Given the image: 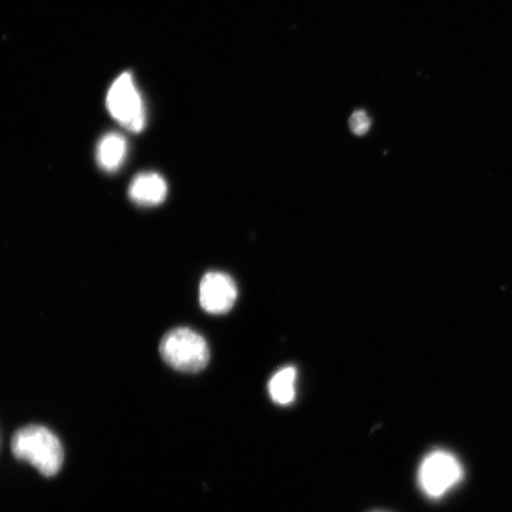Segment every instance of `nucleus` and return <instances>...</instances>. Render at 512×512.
I'll use <instances>...</instances> for the list:
<instances>
[{
    "instance_id": "f257e3e1",
    "label": "nucleus",
    "mask_w": 512,
    "mask_h": 512,
    "mask_svg": "<svg viewBox=\"0 0 512 512\" xmlns=\"http://www.w3.org/2000/svg\"><path fill=\"white\" fill-rule=\"evenodd\" d=\"M15 457L36 467L44 476H54L63 464V448L54 433L42 426H28L12 438Z\"/></svg>"
},
{
    "instance_id": "f03ea898",
    "label": "nucleus",
    "mask_w": 512,
    "mask_h": 512,
    "mask_svg": "<svg viewBox=\"0 0 512 512\" xmlns=\"http://www.w3.org/2000/svg\"><path fill=\"white\" fill-rule=\"evenodd\" d=\"M159 351L170 367L183 373H198L210 360L206 339L189 328L169 331L160 342Z\"/></svg>"
},
{
    "instance_id": "7ed1b4c3",
    "label": "nucleus",
    "mask_w": 512,
    "mask_h": 512,
    "mask_svg": "<svg viewBox=\"0 0 512 512\" xmlns=\"http://www.w3.org/2000/svg\"><path fill=\"white\" fill-rule=\"evenodd\" d=\"M106 106L112 118L118 124L133 133L142 132L146 125V110L132 74L118 76L108 89Z\"/></svg>"
},
{
    "instance_id": "20e7f679",
    "label": "nucleus",
    "mask_w": 512,
    "mask_h": 512,
    "mask_svg": "<svg viewBox=\"0 0 512 512\" xmlns=\"http://www.w3.org/2000/svg\"><path fill=\"white\" fill-rule=\"evenodd\" d=\"M463 476V466L456 456L446 451H434L422 460L418 478L424 494L437 499L462 482Z\"/></svg>"
},
{
    "instance_id": "39448f33",
    "label": "nucleus",
    "mask_w": 512,
    "mask_h": 512,
    "mask_svg": "<svg viewBox=\"0 0 512 512\" xmlns=\"http://www.w3.org/2000/svg\"><path fill=\"white\" fill-rule=\"evenodd\" d=\"M238 299V287L228 274L209 272L200 285V304L211 315H223L233 309Z\"/></svg>"
},
{
    "instance_id": "423d86ee",
    "label": "nucleus",
    "mask_w": 512,
    "mask_h": 512,
    "mask_svg": "<svg viewBox=\"0 0 512 512\" xmlns=\"http://www.w3.org/2000/svg\"><path fill=\"white\" fill-rule=\"evenodd\" d=\"M168 184L156 172H142L132 179L128 196L140 207H156L165 201Z\"/></svg>"
},
{
    "instance_id": "0eeeda50",
    "label": "nucleus",
    "mask_w": 512,
    "mask_h": 512,
    "mask_svg": "<svg viewBox=\"0 0 512 512\" xmlns=\"http://www.w3.org/2000/svg\"><path fill=\"white\" fill-rule=\"evenodd\" d=\"M128 152L127 140L117 132L105 134L96 146V160L102 170L115 172L124 164Z\"/></svg>"
},
{
    "instance_id": "6e6552de",
    "label": "nucleus",
    "mask_w": 512,
    "mask_h": 512,
    "mask_svg": "<svg viewBox=\"0 0 512 512\" xmlns=\"http://www.w3.org/2000/svg\"><path fill=\"white\" fill-rule=\"evenodd\" d=\"M297 369L285 367L275 373L268 383V392L275 403L287 406L296 398Z\"/></svg>"
},
{
    "instance_id": "1a4fd4ad",
    "label": "nucleus",
    "mask_w": 512,
    "mask_h": 512,
    "mask_svg": "<svg viewBox=\"0 0 512 512\" xmlns=\"http://www.w3.org/2000/svg\"><path fill=\"white\" fill-rule=\"evenodd\" d=\"M350 130L356 134V136H363L369 131L371 120L369 115L364 111H357L351 115Z\"/></svg>"
}]
</instances>
